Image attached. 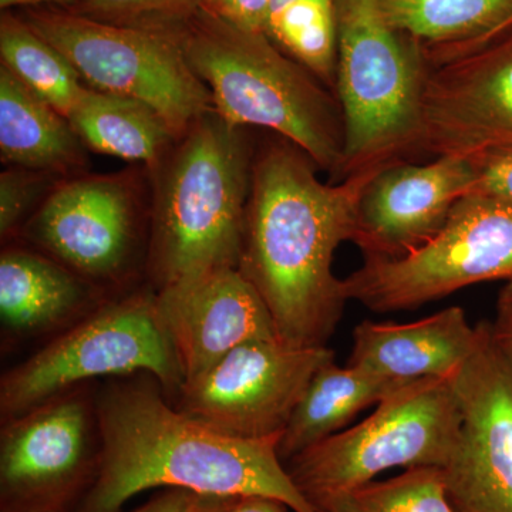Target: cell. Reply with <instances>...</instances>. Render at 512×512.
<instances>
[{
    "label": "cell",
    "instance_id": "1",
    "mask_svg": "<svg viewBox=\"0 0 512 512\" xmlns=\"http://www.w3.org/2000/svg\"><path fill=\"white\" fill-rule=\"evenodd\" d=\"M376 174L322 183L311 158L286 140L269 144L252 164L238 269L282 342L318 348L338 329L349 301L333 256L353 241L360 198Z\"/></svg>",
    "mask_w": 512,
    "mask_h": 512
},
{
    "label": "cell",
    "instance_id": "2",
    "mask_svg": "<svg viewBox=\"0 0 512 512\" xmlns=\"http://www.w3.org/2000/svg\"><path fill=\"white\" fill-rule=\"evenodd\" d=\"M156 377L114 380L94 396L99 473L76 512H121L150 488L274 498L315 512L278 454L281 436L241 439L192 419L165 400Z\"/></svg>",
    "mask_w": 512,
    "mask_h": 512
},
{
    "label": "cell",
    "instance_id": "3",
    "mask_svg": "<svg viewBox=\"0 0 512 512\" xmlns=\"http://www.w3.org/2000/svg\"><path fill=\"white\" fill-rule=\"evenodd\" d=\"M210 90L218 116L235 127L275 131L339 181L345 127L336 94L262 32L198 8L167 29Z\"/></svg>",
    "mask_w": 512,
    "mask_h": 512
},
{
    "label": "cell",
    "instance_id": "4",
    "mask_svg": "<svg viewBox=\"0 0 512 512\" xmlns=\"http://www.w3.org/2000/svg\"><path fill=\"white\" fill-rule=\"evenodd\" d=\"M252 164L242 127L212 110L158 165L147 262L156 291L238 268Z\"/></svg>",
    "mask_w": 512,
    "mask_h": 512
},
{
    "label": "cell",
    "instance_id": "5",
    "mask_svg": "<svg viewBox=\"0 0 512 512\" xmlns=\"http://www.w3.org/2000/svg\"><path fill=\"white\" fill-rule=\"evenodd\" d=\"M336 87L345 153L339 181L416 154L426 49L384 19L379 0H335Z\"/></svg>",
    "mask_w": 512,
    "mask_h": 512
},
{
    "label": "cell",
    "instance_id": "6",
    "mask_svg": "<svg viewBox=\"0 0 512 512\" xmlns=\"http://www.w3.org/2000/svg\"><path fill=\"white\" fill-rule=\"evenodd\" d=\"M147 373L178 394L184 373L157 311L156 291L107 299L0 380L2 420L99 377Z\"/></svg>",
    "mask_w": 512,
    "mask_h": 512
},
{
    "label": "cell",
    "instance_id": "7",
    "mask_svg": "<svg viewBox=\"0 0 512 512\" xmlns=\"http://www.w3.org/2000/svg\"><path fill=\"white\" fill-rule=\"evenodd\" d=\"M454 375L404 384L356 426L291 458L285 467L293 483L311 501L392 468L446 466L461 427Z\"/></svg>",
    "mask_w": 512,
    "mask_h": 512
},
{
    "label": "cell",
    "instance_id": "8",
    "mask_svg": "<svg viewBox=\"0 0 512 512\" xmlns=\"http://www.w3.org/2000/svg\"><path fill=\"white\" fill-rule=\"evenodd\" d=\"M20 16L69 59L89 89L143 101L178 137L214 110L210 90L167 30L101 22L59 8L23 9Z\"/></svg>",
    "mask_w": 512,
    "mask_h": 512
},
{
    "label": "cell",
    "instance_id": "9",
    "mask_svg": "<svg viewBox=\"0 0 512 512\" xmlns=\"http://www.w3.org/2000/svg\"><path fill=\"white\" fill-rule=\"evenodd\" d=\"M501 279L512 282V205L468 194L429 241L397 258H366L343 286L348 301L394 313Z\"/></svg>",
    "mask_w": 512,
    "mask_h": 512
},
{
    "label": "cell",
    "instance_id": "10",
    "mask_svg": "<svg viewBox=\"0 0 512 512\" xmlns=\"http://www.w3.org/2000/svg\"><path fill=\"white\" fill-rule=\"evenodd\" d=\"M101 439L86 386L47 400L0 431V512L76 510L96 481Z\"/></svg>",
    "mask_w": 512,
    "mask_h": 512
},
{
    "label": "cell",
    "instance_id": "11",
    "mask_svg": "<svg viewBox=\"0 0 512 512\" xmlns=\"http://www.w3.org/2000/svg\"><path fill=\"white\" fill-rule=\"evenodd\" d=\"M332 360L328 346L302 348L281 339L245 343L185 382L177 409L229 436H282L313 376Z\"/></svg>",
    "mask_w": 512,
    "mask_h": 512
},
{
    "label": "cell",
    "instance_id": "12",
    "mask_svg": "<svg viewBox=\"0 0 512 512\" xmlns=\"http://www.w3.org/2000/svg\"><path fill=\"white\" fill-rule=\"evenodd\" d=\"M481 326L480 345L454 375L461 427L441 471L457 512H512V362L490 323Z\"/></svg>",
    "mask_w": 512,
    "mask_h": 512
},
{
    "label": "cell",
    "instance_id": "13",
    "mask_svg": "<svg viewBox=\"0 0 512 512\" xmlns=\"http://www.w3.org/2000/svg\"><path fill=\"white\" fill-rule=\"evenodd\" d=\"M512 151V32L429 62L417 153L476 157Z\"/></svg>",
    "mask_w": 512,
    "mask_h": 512
},
{
    "label": "cell",
    "instance_id": "14",
    "mask_svg": "<svg viewBox=\"0 0 512 512\" xmlns=\"http://www.w3.org/2000/svg\"><path fill=\"white\" fill-rule=\"evenodd\" d=\"M140 232V207L131 181L120 174L63 180L23 225V234L99 286L130 271Z\"/></svg>",
    "mask_w": 512,
    "mask_h": 512
},
{
    "label": "cell",
    "instance_id": "15",
    "mask_svg": "<svg viewBox=\"0 0 512 512\" xmlns=\"http://www.w3.org/2000/svg\"><path fill=\"white\" fill-rule=\"evenodd\" d=\"M473 181V161L466 157L384 168L360 198L352 242L365 258L409 254L440 231L454 205L470 194Z\"/></svg>",
    "mask_w": 512,
    "mask_h": 512
},
{
    "label": "cell",
    "instance_id": "16",
    "mask_svg": "<svg viewBox=\"0 0 512 512\" xmlns=\"http://www.w3.org/2000/svg\"><path fill=\"white\" fill-rule=\"evenodd\" d=\"M156 299L185 382L238 346L279 339L271 313L238 268L217 269L161 289Z\"/></svg>",
    "mask_w": 512,
    "mask_h": 512
},
{
    "label": "cell",
    "instance_id": "17",
    "mask_svg": "<svg viewBox=\"0 0 512 512\" xmlns=\"http://www.w3.org/2000/svg\"><path fill=\"white\" fill-rule=\"evenodd\" d=\"M481 333L461 306L410 323L365 320L353 330L348 365L404 382L451 376L476 352Z\"/></svg>",
    "mask_w": 512,
    "mask_h": 512
},
{
    "label": "cell",
    "instance_id": "18",
    "mask_svg": "<svg viewBox=\"0 0 512 512\" xmlns=\"http://www.w3.org/2000/svg\"><path fill=\"white\" fill-rule=\"evenodd\" d=\"M106 301L99 286L43 252L6 248L0 255V319L16 338L62 333Z\"/></svg>",
    "mask_w": 512,
    "mask_h": 512
},
{
    "label": "cell",
    "instance_id": "19",
    "mask_svg": "<svg viewBox=\"0 0 512 512\" xmlns=\"http://www.w3.org/2000/svg\"><path fill=\"white\" fill-rule=\"evenodd\" d=\"M84 144L55 107L0 66V154L12 167L66 175L86 164Z\"/></svg>",
    "mask_w": 512,
    "mask_h": 512
},
{
    "label": "cell",
    "instance_id": "20",
    "mask_svg": "<svg viewBox=\"0 0 512 512\" xmlns=\"http://www.w3.org/2000/svg\"><path fill=\"white\" fill-rule=\"evenodd\" d=\"M407 383L360 367L338 366L335 360L326 363L313 376L282 433L278 443L282 463L335 436L357 414L375 407Z\"/></svg>",
    "mask_w": 512,
    "mask_h": 512
},
{
    "label": "cell",
    "instance_id": "21",
    "mask_svg": "<svg viewBox=\"0 0 512 512\" xmlns=\"http://www.w3.org/2000/svg\"><path fill=\"white\" fill-rule=\"evenodd\" d=\"M84 147L156 170L181 137L143 101L89 89L67 117Z\"/></svg>",
    "mask_w": 512,
    "mask_h": 512
},
{
    "label": "cell",
    "instance_id": "22",
    "mask_svg": "<svg viewBox=\"0 0 512 512\" xmlns=\"http://www.w3.org/2000/svg\"><path fill=\"white\" fill-rule=\"evenodd\" d=\"M384 19L439 62L483 45L512 15V0H379Z\"/></svg>",
    "mask_w": 512,
    "mask_h": 512
},
{
    "label": "cell",
    "instance_id": "23",
    "mask_svg": "<svg viewBox=\"0 0 512 512\" xmlns=\"http://www.w3.org/2000/svg\"><path fill=\"white\" fill-rule=\"evenodd\" d=\"M0 57L3 67L66 119L87 90L69 59L12 10L0 18Z\"/></svg>",
    "mask_w": 512,
    "mask_h": 512
},
{
    "label": "cell",
    "instance_id": "24",
    "mask_svg": "<svg viewBox=\"0 0 512 512\" xmlns=\"http://www.w3.org/2000/svg\"><path fill=\"white\" fill-rule=\"evenodd\" d=\"M266 35L335 93V0H295L269 16Z\"/></svg>",
    "mask_w": 512,
    "mask_h": 512
},
{
    "label": "cell",
    "instance_id": "25",
    "mask_svg": "<svg viewBox=\"0 0 512 512\" xmlns=\"http://www.w3.org/2000/svg\"><path fill=\"white\" fill-rule=\"evenodd\" d=\"M315 512H457L448 501L443 471L407 468L386 481H370L340 493L312 498Z\"/></svg>",
    "mask_w": 512,
    "mask_h": 512
},
{
    "label": "cell",
    "instance_id": "26",
    "mask_svg": "<svg viewBox=\"0 0 512 512\" xmlns=\"http://www.w3.org/2000/svg\"><path fill=\"white\" fill-rule=\"evenodd\" d=\"M200 8V0H79L69 12L133 28L167 29Z\"/></svg>",
    "mask_w": 512,
    "mask_h": 512
},
{
    "label": "cell",
    "instance_id": "27",
    "mask_svg": "<svg viewBox=\"0 0 512 512\" xmlns=\"http://www.w3.org/2000/svg\"><path fill=\"white\" fill-rule=\"evenodd\" d=\"M63 175L12 167L0 174V237L3 241L43 204Z\"/></svg>",
    "mask_w": 512,
    "mask_h": 512
},
{
    "label": "cell",
    "instance_id": "28",
    "mask_svg": "<svg viewBox=\"0 0 512 512\" xmlns=\"http://www.w3.org/2000/svg\"><path fill=\"white\" fill-rule=\"evenodd\" d=\"M470 160L474 165L470 194L485 195L512 205V151H490Z\"/></svg>",
    "mask_w": 512,
    "mask_h": 512
},
{
    "label": "cell",
    "instance_id": "29",
    "mask_svg": "<svg viewBox=\"0 0 512 512\" xmlns=\"http://www.w3.org/2000/svg\"><path fill=\"white\" fill-rule=\"evenodd\" d=\"M200 8L238 28L266 33L271 0H200Z\"/></svg>",
    "mask_w": 512,
    "mask_h": 512
},
{
    "label": "cell",
    "instance_id": "30",
    "mask_svg": "<svg viewBox=\"0 0 512 512\" xmlns=\"http://www.w3.org/2000/svg\"><path fill=\"white\" fill-rule=\"evenodd\" d=\"M291 508L274 498L258 495H208L201 512H289Z\"/></svg>",
    "mask_w": 512,
    "mask_h": 512
},
{
    "label": "cell",
    "instance_id": "31",
    "mask_svg": "<svg viewBox=\"0 0 512 512\" xmlns=\"http://www.w3.org/2000/svg\"><path fill=\"white\" fill-rule=\"evenodd\" d=\"M208 494L184 488H165L146 504L131 512H201Z\"/></svg>",
    "mask_w": 512,
    "mask_h": 512
},
{
    "label": "cell",
    "instance_id": "32",
    "mask_svg": "<svg viewBox=\"0 0 512 512\" xmlns=\"http://www.w3.org/2000/svg\"><path fill=\"white\" fill-rule=\"evenodd\" d=\"M490 325L494 342L512 362V303L498 301L497 316Z\"/></svg>",
    "mask_w": 512,
    "mask_h": 512
},
{
    "label": "cell",
    "instance_id": "33",
    "mask_svg": "<svg viewBox=\"0 0 512 512\" xmlns=\"http://www.w3.org/2000/svg\"><path fill=\"white\" fill-rule=\"evenodd\" d=\"M79 0H0V9L6 10L22 8H59L70 9Z\"/></svg>",
    "mask_w": 512,
    "mask_h": 512
},
{
    "label": "cell",
    "instance_id": "34",
    "mask_svg": "<svg viewBox=\"0 0 512 512\" xmlns=\"http://www.w3.org/2000/svg\"><path fill=\"white\" fill-rule=\"evenodd\" d=\"M510 32H512V15H511V18L508 19L507 22H504L503 25L500 26V28L495 30L493 35L488 37V39L485 40V42L481 46L487 45V43L491 42V40L497 39V37L503 36V35H505V33H510ZM478 47H480V46H478ZM476 49H477V47H476Z\"/></svg>",
    "mask_w": 512,
    "mask_h": 512
},
{
    "label": "cell",
    "instance_id": "35",
    "mask_svg": "<svg viewBox=\"0 0 512 512\" xmlns=\"http://www.w3.org/2000/svg\"><path fill=\"white\" fill-rule=\"evenodd\" d=\"M500 301L512 303V282L505 286L503 292H501Z\"/></svg>",
    "mask_w": 512,
    "mask_h": 512
},
{
    "label": "cell",
    "instance_id": "36",
    "mask_svg": "<svg viewBox=\"0 0 512 512\" xmlns=\"http://www.w3.org/2000/svg\"><path fill=\"white\" fill-rule=\"evenodd\" d=\"M292 2H295V0H271V13L275 12V10L284 8V6L289 5V3Z\"/></svg>",
    "mask_w": 512,
    "mask_h": 512
},
{
    "label": "cell",
    "instance_id": "37",
    "mask_svg": "<svg viewBox=\"0 0 512 512\" xmlns=\"http://www.w3.org/2000/svg\"><path fill=\"white\" fill-rule=\"evenodd\" d=\"M30 512H76V510H64V511H60V510H45V511H30Z\"/></svg>",
    "mask_w": 512,
    "mask_h": 512
}]
</instances>
